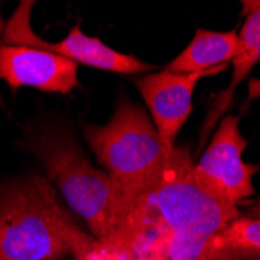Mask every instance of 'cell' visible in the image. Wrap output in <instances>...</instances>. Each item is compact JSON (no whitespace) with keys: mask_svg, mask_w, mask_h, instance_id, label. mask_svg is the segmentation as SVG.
<instances>
[{"mask_svg":"<svg viewBox=\"0 0 260 260\" xmlns=\"http://www.w3.org/2000/svg\"><path fill=\"white\" fill-rule=\"evenodd\" d=\"M95 242L59 206L45 178L33 176L0 193V260H78Z\"/></svg>","mask_w":260,"mask_h":260,"instance_id":"cell-1","label":"cell"},{"mask_svg":"<svg viewBox=\"0 0 260 260\" xmlns=\"http://www.w3.org/2000/svg\"><path fill=\"white\" fill-rule=\"evenodd\" d=\"M84 137L119 187L126 215L140 197L165 179L179 153V147H165L145 111L128 99L117 103L106 125L86 126Z\"/></svg>","mask_w":260,"mask_h":260,"instance_id":"cell-2","label":"cell"},{"mask_svg":"<svg viewBox=\"0 0 260 260\" xmlns=\"http://www.w3.org/2000/svg\"><path fill=\"white\" fill-rule=\"evenodd\" d=\"M35 151L66 203L78 214L97 242L111 239L126 215L123 197L112 178L92 167L67 136L44 133L35 140Z\"/></svg>","mask_w":260,"mask_h":260,"instance_id":"cell-3","label":"cell"},{"mask_svg":"<svg viewBox=\"0 0 260 260\" xmlns=\"http://www.w3.org/2000/svg\"><path fill=\"white\" fill-rule=\"evenodd\" d=\"M239 123V117L226 115L198 164H193L195 182L206 193L232 207H239L254 193L252 178L258 172L257 165L242 157L248 140Z\"/></svg>","mask_w":260,"mask_h":260,"instance_id":"cell-4","label":"cell"},{"mask_svg":"<svg viewBox=\"0 0 260 260\" xmlns=\"http://www.w3.org/2000/svg\"><path fill=\"white\" fill-rule=\"evenodd\" d=\"M33 2H20L16 13L11 16L8 25L4 30V44L30 45L36 49L52 52L58 56L74 61L75 64H86L95 69L109 70L119 74H139L147 72L153 66L140 61L131 55L112 50L99 38L86 36L80 27L70 28L67 38L59 42H49L36 36L30 27V11Z\"/></svg>","mask_w":260,"mask_h":260,"instance_id":"cell-5","label":"cell"},{"mask_svg":"<svg viewBox=\"0 0 260 260\" xmlns=\"http://www.w3.org/2000/svg\"><path fill=\"white\" fill-rule=\"evenodd\" d=\"M226 67L228 64L197 74H175L165 69L136 81L137 89L150 108L154 128L167 148L176 147V136L192 112V97L198 81L223 72Z\"/></svg>","mask_w":260,"mask_h":260,"instance_id":"cell-6","label":"cell"},{"mask_svg":"<svg viewBox=\"0 0 260 260\" xmlns=\"http://www.w3.org/2000/svg\"><path fill=\"white\" fill-rule=\"evenodd\" d=\"M0 80L11 89L69 93L78 84V64L36 47L0 42Z\"/></svg>","mask_w":260,"mask_h":260,"instance_id":"cell-7","label":"cell"},{"mask_svg":"<svg viewBox=\"0 0 260 260\" xmlns=\"http://www.w3.org/2000/svg\"><path fill=\"white\" fill-rule=\"evenodd\" d=\"M239 33L235 30L209 31L198 28L192 42L167 66V70L175 74H197L226 66L239 53Z\"/></svg>","mask_w":260,"mask_h":260,"instance_id":"cell-8","label":"cell"},{"mask_svg":"<svg viewBox=\"0 0 260 260\" xmlns=\"http://www.w3.org/2000/svg\"><path fill=\"white\" fill-rule=\"evenodd\" d=\"M260 255V215H239L212 240L210 260H243Z\"/></svg>","mask_w":260,"mask_h":260,"instance_id":"cell-9","label":"cell"},{"mask_svg":"<svg viewBox=\"0 0 260 260\" xmlns=\"http://www.w3.org/2000/svg\"><path fill=\"white\" fill-rule=\"evenodd\" d=\"M239 53L232 59V81L223 92L220 106L214 112L215 117L231 103L234 90L249 75L252 67L260 62V7L246 16V20L239 33Z\"/></svg>","mask_w":260,"mask_h":260,"instance_id":"cell-10","label":"cell"},{"mask_svg":"<svg viewBox=\"0 0 260 260\" xmlns=\"http://www.w3.org/2000/svg\"><path fill=\"white\" fill-rule=\"evenodd\" d=\"M243 260H260V255H252V257H246Z\"/></svg>","mask_w":260,"mask_h":260,"instance_id":"cell-11","label":"cell"},{"mask_svg":"<svg viewBox=\"0 0 260 260\" xmlns=\"http://www.w3.org/2000/svg\"><path fill=\"white\" fill-rule=\"evenodd\" d=\"M0 30H2V25H0Z\"/></svg>","mask_w":260,"mask_h":260,"instance_id":"cell-12","label":"cell"}]
</instances>
